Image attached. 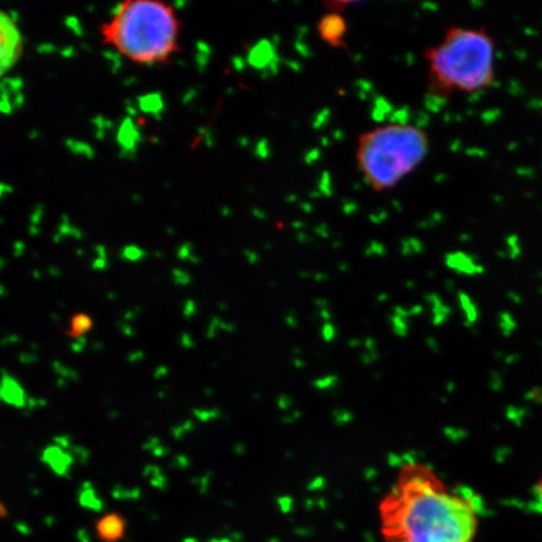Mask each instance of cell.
I'll return each instance as SVG.
<instances>
[{
	"instance_id": "cell-8",
	"label": "cell",
	"mask_w": 542,
	"mask_h": 542,
	"mask_svg": "<svg viewBox=\"0 0 542 542\" xmlns=\"http://www.w3.org/2000/svg\"><path fill=\"white\" fill-rule=\"evenodd\" d=\"M93 328V319L85 312L76 313L71 318L70 327L67 329L68 337L80 339L90 333Z\"/></svg>"
},
{
	"instance_id": "cell-9",
	"label": "cell",
	"mask_w": 542,
	"mask_h": 542,
	"mask_svg": "<svg viewBox=\"0 0 542 542\" xmlns=\"http://www.w3.org/2000/svg\"><path fill=\"white\" fill-rule=\"evenodd\" d=\"M532 507L542 514V477L535 486L534 497H532Z\"/></svg>"
},
{
	"instance_id": "cell-1",
	"label": "cell",
	"mask_w": 542,
	"mask_h": 542,
	"mask_svg": "<svg viewBox=\"0 0 542 542\" xmlns=\"http://www.w3.org/2000/svg\"><path fill=\"white\" fill-rule=\"evenodd\" d=\"M481 501L470 490L447 489L425 467L408 468L381 504L384 542H473Z\"/></svg>"
},
{
	"instance_id": "cell-5",
	"label": "cell",
	"mask_w": 542,
	"mask_h": 542,
	"mask_svg": "<svg viewBox=\"0 0 542 542\" xmlns=\"http://www.w3.org/2000/svg\"><path fill=\"white\" fill-rule=\"evenodd\" d=\"M23 51L21 28L8 13L0 9V78L17 66Z\"/></svg>"
},
{
	"instance_id": "cell-4",
	"label": "cell",
	"mask_w": 542,
	"mask_h": 542,
	"mask_svg": "<svg viewBox=\"0 0 542 542\" xmlns=\"http://www.w3.org/2000/svg\"><path fill=\"white\" fill-rule=\"evenodd\" d=\"M430 139L420 127L387 125L363 133L358 140L357 164L374 190L392 189L426 159Z\"/></svg>"
},
{
	"instance_id": "cell-3",
	"label": "cell",
	"mask_w": 542,
	"mask_h": 542,
	"mask_svg": "<svg viewBox=\"0 0 542 542\" xmlns=\"http://www.w3.org/2000/svg\"><path fill=\"white\" fill-rule=\"evenodd\" d=\"M425 56L432 96L448 98L494 85L496 44L484 27H451Z\"/></svg>"
},
{
	"instance_id": "cell-2",
	"label": "cell",
	"mask_w": 542,
	"mask_h": 542,
	"mask_svg": "<svg viewBox=\"0 0 542 542\" xmlns=\"http://www.w3.org/2000/svg\"><path fill=\"white\" fill-rule=\"evenodd\" d=\"M102 42L139 66L169 63L180 51L181 19L161 0H126L100 28Z\"/></svg>"
},
{
	"instance_id": "cell-6",
	"label": "cell",
	"mask_w": 542,
	"mask_h": 542,
	"mask_svg": "<svg viewBox=\"0 0 542 542\" xmlns=\"http://www.w3.org/2000/svg\"><path fill=\"white\" fill-rule=\"evenodd\" d=\"M318 33L322 41L332 47H341L347 34L346 19L341 13L330 12L320 19Z\"/></svg>"
},
{
	"instance_id": "cell-10",
	"label": "cell",
	"mask_w": 542,
	"mask_h": 542,
	"mask_svg": "<svg viewBox=\"0 0 542 542\" xmlns=\"http://www.w3.org/2000/svg\"><path fill=\"white\" fill-rule=\"evenodd\" d=\"M7 516H8L7 506L3 504L2 500H0V519H6Z\"/></svg>"
},
{
	"instance_id": "cell-7",
	"label": "cell",
	"mask_w": 542,
	"mask_h": 542,
	"mask_svg": "<svg viewBox=\"0 0 542 542\" xmlns=\"http://www.w3.org/2000/svg\"><path fill=\"white\" fill-rule=\"evenodd\" d=\"M127 531L126 520L117 512L103 515L96 524L97 536L103 542H118L125 537Z\"/></svg>"
}]
</instances>
